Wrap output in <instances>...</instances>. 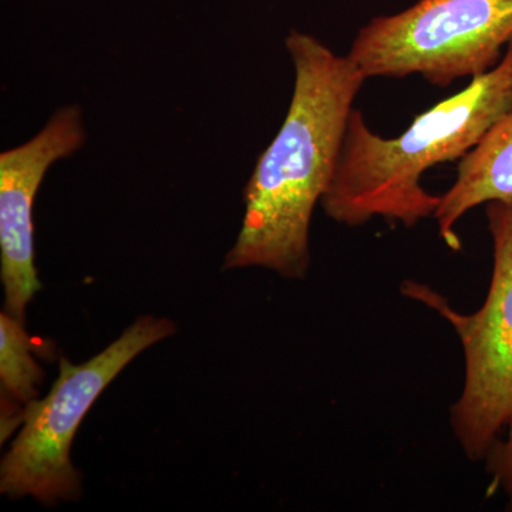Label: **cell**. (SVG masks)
Masks as SVG:
<instances>
[{
    "instance_id": "1",
    "label": "cell",
    "mask_w": 512,
    "mask_h": 512,
    "mask_svg": "<svg viewBox=\"0 0 512 512\" xmlns=\"http://www.w3.org/2000/svg\"><path fill=\"white\" fill-rule=\"evenodd\" d=\"M286 49L295 89L284 124L259 157L245 188V215L224 269H271L286 279L308 274L313 211L328 192L353 101L366 76L349 56L293 30Z\"/></svg>"
},
{
    "instance_id": "2",
    "label": "cell",
    "mask_w": 512,
    "mask_h": 512,
    "mask_svg": "<svg viewBox=\"0 0 512 512\" xmlns=\"http://www.w3.org/2000/svg\"><path fill=\"white\" fill-rule=\"evenodd\" d=\"M511 111L512 40L494 69L420 114L402 136H377L353 110L335 177L320 202L323 210L349 227L376 217L414 227L434 217L440 197L421 187L423 174L466 157Z\"/></svg>"
},
{
    "instance_id": "3",
    "label": "cell",
    "mask_w": 512,
    "mask_h": 512,
    "mask_svg": "<svg viewBox=\"0 0 512 512\" xmlns=\"http://www.w3.org/2000/svg\"><path fill=\"white\" fill-rule=\"evenodd\" d=\"M174 332L171 320L144 316L82 365L62 357L59 377L47 396L26 404L22 429L0 466L2 494L29 495L49 505L77 498L80 477L70 450L84 417L128 363Z\"/></svg>"
},
{
    "instance_id": "4",
    "label": "cell",
    "mask_w": 512,
    "mask_h": 512,
    "mask_svg": "<svg viewBox=\"0 0 512 512\" xmlns=\"http://www.w3.org/2000/svg\"><path fill=\"white\" fill-rule=\"evenodd\" d=\"M494 264L478 311L460 313L419 282H404L410 298L429 306L456 330L464 353V386L451 406L454 436L468 460L484 461L512 423V200L488 202Z\"/></svg>"
},
{
    "instance_id": "5",
    "label": "cell",
    "mask_w": 512,
    "mask_h": 512,
    "mask_svg": "<svg viewBox=\"0 0 512 512\" xmlns=\"http://www.w3.org/2000/svg\"><path fill=\"white\" fill-rule=\"evenodd\" d=\"M512 40V0H419L357 33L349 57L369 77L420 74L447 87L490 72Z\"/></svg>"
},
{
    "instance_id": "6",
    "label": "cell",
    "mask_w": 512,
    "mask_h": 512,
    "mask_svg": "<svg viewBox=\"0 0 512 512\" xmlns=\"http://www.w3.org/2000/svg\"><path fill=\"white\" fill-rule=\"evenodd\" d=\"M84 140L82 111L66 106L35 137L0 154V276L6 312L16 318L23 320L26 306L42 289L33 247L37 191L47 170L76 153Z\"/></svg>"
},
{
    "instance_id": "7",
    "label": "cell",
    "mask_w": 512,
    "mask_h": 512,
    "mask_svg": "<svg viewBox=\"0 0 512 512\" xmlns=\"http://www.w3.org/2000/svg\"><path fill=\"white\" fill-rule=\"evenodd\" d=\"M512 200V111L490 128L466 157L457 178L441 195L434 218L448 248L460 251L457 222L478 205Z\"/></svg>"
},
{
    "instance_id": "8",
    "label": "cell",
    "mask_w": 512,
    "mask_h": 512,
    "mask_svg": "<svg viewBox=\"0 0 512 512\" xmlns=\"http://www.w3.org/2000/svg\"><path fill=\"white\" fill-rule=\"evenodd\" d=\"M33 345L22 319L0 315V382L2 393L15 402L28 404L36 399V386L43 379L42 367L32 356Z\"/></svg>"
},
{
    "instance_id": "9",
    "label": "cell",
    "mask_w": 512,
    "mask_h": 512,
    "mask_svg": "<svg viewBox=\"0 0 512 512\" xmlns=\"http://www.w3.org/2000/svg\"><path fill=\"white\" fill-rule=\"evenodd\" d=\"M484 461L491 476L490 494L503 493L512 512V423Z\"/></svg>"
}]
</instances>
